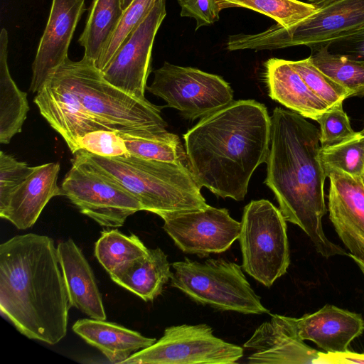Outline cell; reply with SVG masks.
Segmentation results:
<instances>
[{"label": "cell", "instance_id": "cell-1", "mask_svg": "<svg viewBox=\"0 0 364 364\" xmlns=\"http://www.w3.org/2000/svg\"><path fill=\"white\" fill-rule=\"evenodd\" d=\"M270 134L271 117L263 104L232 101L183 135L188 166L201 187L242 200L255 170L266 162Z\"/></svg>", "mask_w": 364, "mask_h": 364}, {"label": "cell", "instance_id": "cell-2", "mask_svg": "<svg viewBox=\"0 0 364 364\" xmlns=\"http://www.w3.org/2000/svg\"><path fill=\"white\" fill-rule=\"evenodd\" d=\"M70 307L52 238L27 233L0 245V310L17 331L56 344L66 336Z\"/></svg>", "mask_w": 364, "mask_h": 364}, {"label": "cell", "instance_id": "cell-3", "mask_svg": "<svg viewBox=\"0 0 364 364\" xmlns=\"http://www.w3.org/2000/svg\"><path fill=\"white\" fill-rule=\"evenodd\" d=\"M319 138V129L305 117L276 107L271 116L264 183L273 191L285 220L299 226L321 256H348L323 229L327 177L320 159Z\"/></svg>", "mask_w": 364, "mask_h": 364}, {"label": "cell", "instance_id": "cell-4", "mask_svg": "<svg viewBox=\"0 0 364 364\" xmlns=\"http://www.w3.org/2000/svg\"><path fill=\"white\" fill-rule=\"evenodd\" d=\"M83 151L131 192L140 201L143 210L161 217L167 213L203 209L208 205L188 164L146 159L130 154L104 157Z\"/></svg>", "mask_w": 364, "mask_h": 364}, {"label": "cell", "instance_id": "cell-5", "mask_svg": "<svg viewBox=\"0 0 364 364\" xmlns=\"http://www.w3.org/2000/svg\"><path fill=\"white\" fill-rule=\"evenodd\" d=\"M48 80L68 91L95 119L116 130L167 127L161 107L114 86L85 57L79 61L68 58Z\"/></svg>", "mask_w": 364, "mask_h": 364}, {"label": "cell", "instance_id": "cell-6", "mask_svg": "<svg viewBox=\"0 0 364 364\" xmlns=\"http://www.w3.org/2000/svg\"><path fill=\"white\" fill-rule=\"evenodd\" d=\"M316 11L289 28L277 23L258 33L228 37V50H273L328 43L364 26V0H327L314 5Z\"/></svg>", "mask_w": 364, "mask_h": 364}, {"label": "cell", "instance_id": "cell-7", "mask_svg": "<svg viewBox=\"0 0 364 364\" xmlns=\"http://www.w3.org/2000/svg\"><path fill=\"white\" fill-rule=\"evenodd\" d=\"M171 286L193 301L220 311L244 314H269L240 265L223 259L173 262Z\"/></svg>", "mask_w": 364, "mask_h": 364}, {"label": "cell", "instance_id": "cell-8", "mask_svg": "<svg viewBox=\"0 0 364 364\" xmlns=\"http://www.w3.org/2000/svg\"><path fill=\"white\" fill-rule=\"evenodd\" d=\"M287 220L267 200L250 201L243 210L239 242L242 269L270 287L290 264Z\"/></svg>", "mask_w": 364, "mask_h": 364}, {"label": "cell", "instance_id": "cell-9", "mask_svg": "<svg viewBox=\"0 0 364 364\" xmlns=\"http://www.w3.org/2000/svg\"><path fill=\"white\" fill-rule=\"evenodd\" d=\"M72 166L61 184L62 196L101 226L118 228L143 210L140 201L82 150L74 154Z\"/></svg>", "mask_w": 364, "mask_h": 364}, {"label": "cell", "instance_id": "cell-10", "mask_svg": "<svg viewBox=\"0 0 364 364\" xmlns=\"http://www.w3.org/2000/svg\"><path fill=\"white\" fill-rule=\"evenodd\" d=\"M154 75L147 90L191 120L201 119L233 101V91L223 77L198 68L165 62Z\"/></svg>", "mask_w": 364, "mask_h": 364}, {"label": "cell", "instance_id": "cell-11", "mask_svg": "<svg viewBox=\"0 0 364 364\" xmlns=\"http://www.w3.org/2000/svg\"><path fill=\"white\" fill-rule=\"evenodd\" d=\"M243 348L213 334L207 324L166 328L154 344L131 355L122 364H232Z\"/></svg>", "mask_w": 364, "mask_h": 364}, {"label": "cell", "instance_id": "cell-12", "mask_svg": "<svg viewBox=\"0 0 364 364\" xmlns=\"http://www.w3.org/2000/svg\"><path fill=\"white\" fill-rule=\"evenodd\" d=\"M163 229L183 252L205 257L228 250L239 238L241 223L225 208L209 205L195 210L161 216Z\"/></svg>", "mask_w": 364, "mask_h": 364}, {"label": "cell", "instance_id": "cell-13", "mask_svg": "<svg viewBox=\"0 0 364 364\" xmlns=\"http://www.w3.org/2000/svg\"><path fill=\"white\" fill-rule=\"evenodd\" d=\"M166 15L165 0H158L102 71L109 82L134 97L146 99L153 44Z\"/></svg>", "mask_w": 364, "mask_h": 364}, {"label": "cell", "instance_id": "cell-14", "mask_svg": "<svg viewBox=\"0 0 364 364\" xmlns=\"http://www.w3.org/2000/svg\"><path fill=\"white\" fill-rule=\"evenodd\" d=\"M330 186L329 219L348 250L364 262V180L334 168H324Z\"/></svg>", "mask_w": 364, "mask_h": 364}, {"label": "cell", "instance_id": "cell-15", "mask_svg": "<svg viewBox=\"0 0 364 364\" xmlns=\"http://www.w3.org/2000/svg\"><path fill=\"white\" fill-rule=\"evenodd\" d=\"M85 0H53L47 24L32 65L30 90L38 92L65 60Z\"/></svg>", "mask_w": 364, "mask_h": 364}, {"label": "cell", "instance_id": "cell-16", "mask_svg": "<svg viewBox=\"0 0 364 364\" xmlns=\"http://www.w3.org/2000/svg\"><path fill=\"white\" fill-rule=\"evenodd\" d=\"M252 353L250 364H320L321 351L311 348L297 335L293 317L272 314L245 343Z\"/></svg>", "mask_w": 364, "mask_h": 364}, {"label": "cell", "instance_id": "cell-17", "mask_svg": "<svg viewBox=\"0 0 364 364\" xmlns=\"http://www.w3.org/2000/svg\"><path fill=\"white\" fill-rule=\"evenodd\" d=\"M33 102L73 154L79 151L78 139L87 133L116 130L90 114L68 91L50 80L37 92Z\"/></svg>", "mask_w": 364, "mask_h": 364}, {"label": "cell", "instance_id": "cell-18", "mask_svg": "<svg viewBox=\"0 0 364 364\" xmlns=\"http://www.w3.org/2000/svg\"><path fill=\"white\" fill-rule=\"evenodd\" d=\"M298 336L311 341L326 353L348 350L350 343L364 331V320L359 314L326 304L318 311L293 318Z\"/></svg>", "mask_w": 364, "mask_h": 364}, {"label": "cell", "instance_id": "cell-19", "mask_svg": "<svg viewBox=\"0 0 364 364\" xmlns=\"http://www.w3.org/2000/svg\"><path fill=\"white\" fill-rule=\"evenodd\" d=\"M59 171L58 162L36 166L6 202L0 205V217L9 220L18 230L32 227L49 200L55 196H62L61 188L57 183Z\"/></svg>", "mask_w": 364, "mask_h": 364}, {"label": "cell", "instance_id": "cell-20", "mask_svg": "<svg viewBox=\"0 0 364 364\" xmlns=\"http://www.w3.org/2000/svg\"><path fill=\"white\" fill-rule=\"evenodd\" d=\"M57 252L70 306L91 318L105 320L107 316L94 273L81 250L69 238L58 243Z\"/></svg>", "mask_w": 364, "mask_h": 364}, {"label": "cell", "instance_id": "cell-21", "mask_svg": "<svg viewBox=\"0 0 364 364\" xmlns=\"http://www.w3.org/2000/svg\"><path fill=\"white\" fill-rule=\"evenodd\" d=\"M265 68V80L272 100L315 121L331 107L309 87L289 60L270 58Z\"/></svg>", "mask_w": 364, "mask_h": 364}, {"label": "cell", "instance_id": "cell-22", "mask_svg": "<svg viewBox=\"0 0 364 364\" xmlns=\"http://www.w3.org/2000/svg\"><path fill=\"white\" fill-rule=\"evenodd\" d=\"M73 331L95 347L112 363L122 364L131 355L154 344L156 340L119 324L94 318L77 320Z\"/></svg>", "mask_w": 364, "mask_h": 364}, {"label": "cell", "instance_id": "cell-23", "mask_svg": "<svg viewBox=\"0 0 364 364\" xmlns=\"http://www.w3.org/2000/svg\"><path fill=\"white\" fill-rule=\"evenodd\" d=\"M111 279L145 301H152L171 279L167 255L159 247L149 249L146 255L127 263L112 273Z\"/></svg>", "mask_w": 364, "mask_h": 364}, {"label": "cell", "instance_id": "cell-24", "mask_svg": "<svg viewBox=\"0 0 364 364\" xmlns=\"http://www.w3.org/2000/svg\"><path fill=\"white\" fill-rule=\"evenodd\" d=\"M8 33H0V142L9 144L20 133L29 110L27 94L18 89L8 67Z\"/></svg>", "mask_w": 364, "mask_h": 364}, {"label": "cell", "instance_id": "cell-25", "mask_svg": "<svg viewBox=\"0 0 364 364\" xmlns=\"http://www.w3.org/2000/svg\"><path fill=\"white\" fill-rule=\"evenodd\" d=\"M130 155L166 162L188 161L179 137L166 129L133 128L116 130Z\"/></svg>", "mask_w": 364, "mask_h": 364}, {"label": "cell", "instance_id": "cell-26", "mask_svg": "<svg viewBox=\"0 0 364 364\" xmlns=\"http://www.w3.org/2000/svg\"><path fill=\"white\" fill-rule=\"evenodd\" d=\"M124 13L122 0H93L78 39L85 58L95 63L114 33Z\"/></svg>", "mask_w": 364, "mask_h": 364}, {"label": "cell", "instance_id": "cell-27", "mask_svg": "<svg viewBox=\"0 0 364 364\" xmlns=\"http://www.w3.org/2000/svg\"><path fill=\"white\" fill-rule=\"evenodd\" d=\"M311 62L331 80L343 87L352 97H364V62L333 53L326 44L314 46Z\"/></svg>", "mask_w": 364, "mask_h": 364}, {"label": "cell", "instance_id": "cell-28", "mask_svg": "<svg viewBox=\"0 0 364 364\" xmlns=\"http://www.w3.org/2000/svg\"><path fill=\"white\" fill-rule=\"evenodd\" d=\"M148 252L136 235H126L117 229L103 230L95 245V256L109 274Z\"/></svg>", "mask_w": 364, "mask_h": 364}, {"label": "cell", "instance_id": "cell-29", "mask_svg": "<svg viewBox=\"0 0 364 364\" xmlns=\"http://www.w3.org/2000/svg\"><path fill=\"white\" fill-rule=\"evenodd\" d=\"M221 10L245 8L262 14L284 27L289 28L311 16L316 10L312 4L299 0H216Z\"/></svg>", "mask_w": 364, "mask_h": 364}, {"label": "cell", "instance_id": "cell-30", "mask_svg": "<svg viewBox=\"0 0 364 364\" xmlns=\"http://www.w3.org/2000/svg\"><path fill=\"white\" fill-rule=\"evenodd\" d=\"M323 168H334L364 178V133L341 144L321 149Z\"/></svg>", "mask_w": 364, "mask_h": 364}, {"label": "cell", "instance_id": "cell-31", "mask_svg": "<svg viewBox=\"0 0 364 364\" xmlns=\"http://www.w3.org/2000/svg\"><path fill=\"white\" fill-rule=\"evenodd\" d=\"M158 0H133L124 9L119 23L109 43L103 51L95 66L102 71L109 64L114 55L132 33L151 11Z\"/></svg>", "mask_w": 364, "mask_h": 364}, {"label": "cell", "instance_id": "cell-32", "mask_svg": "<svg viewBox=\"0 0 364 364\" xmlns=\"http://www.w3.org/2000/svg\"><path fill=\"white\" fill-rule=\"evenodd\" d=\"M289 63L309 87L330 107L350 97L346 89L317 68L309 58Z\"/></svg>", "mask_w": 364, "mask_h": 364}, {"label": "cell", "instance_id": "cell-33", "mask_svg": "<svg viewBox=\"0 0 364 364\" xmlns=\"http://www.w3.org/2000/svg\"><path fill=\"white\" fill-rule=\"evenodd\" d=\"M320 128L321 149L331 147L357 136L360 132H355L343 108V102H338L321 114L316 119Z\"/></svg>", "mask_w": 364, "mask_h": 364}, {"label": "cell", "instance_id": "cell-34", "mask_svg": "<svg viewBox=\"0 0 364 364\" xmlns=\"http://www.w3.org/2000/svg\"><path fill=\"white\" fill-rule=\"evenodd\" d=\"M78 149L104 157H117L129 154L124 141L117 131L97 130L77 140Z\"/></svg>", "mask_w": 364, "mask_h": 364}, {"label": "cell", "instance_id": "cell-35", "mask_svg": "<svg viewBox=\"0 0 364 364\" xmlns=\"http://www.w3.org/2000/svg\"><path fill=\"white\" fill-rule=\"evenodd\" d=\"M36 166H29L13 156L0 152V205L33 173Z\"/></svg>", "mask_w": 364, "mask_h": 364}, {"label": "cell", "instance_id": "cell-36", "mask_svg": "<svg viewBox=\"0 0 364 364\" xmlns=\"http://www.w3.org/2000/svg\"><path fill=\"white\" fill-rule=\"evenodd\" d=\"M181 6V16L196 20V31L213 24L220 18V9L216 0H177Z\"/></svg>", "mask_w": 364, "mask_h": 364}, {"label": "cell", "instance_id": "cell-37", "mask_svg": "<svg viewBox=\"0 0 364 364\" xmlns=\"http://www.w3.org/2000/svg\"><path fill=\"white\" fill-rule=\"evenodd\" d=\"M326 45L331 53L364 62V26Z\"/></svg>", "mask_w": 364, "mask_h": 364}, {"label": "cell", "instance_id": "cell-38", "mask_svg": "<svg viewBox=\"0 0 364 364\" xmlns=\"http://www.w3.org/2000/svg\"><path fill=\"white\" fill-rule=\"evenodd\" d=\"M363 363L364 353L349 351L339 353L321 352L320 364Z\"/></svg>", "mask_w": 364, "mask_h": 364}, {"label": "cell", "instance_id": "cell-39", "mask_svg": "<svg viewBox=\"0 0 364 364\" xmlns=\"http://www.w3.org/2000/svg\"><path fill=\"white\" fill-rule=\"evenodd\" d=\"M350 258L357 264L361 272L364 275V262L363 260L358 259L354 257H350Z\"/></svg>", "mask_w": 364, "mask_h": 364}, {"label": "cell", "instance_id": "cell-40", "mask_svg": "<svg viewBox=\"0 0 364 364\" xmlns=\"http://www.w3.org/2000/svg\"><path fill=\"white\" fill-rule=\"evenodd\" d=\"M133 0H122V8L125 9Z\"/></svg>", "mask_w": 364, "mask_h": 364}, {"label": "cell", "instance_id": "cell-41", "mask_svg": "<svg viewBox=\"0 0 364 364\" xmlns=\"http://www.w3.org/2000/svg\"><path fill=\"white\" fill-rule=\"evenodd\" d=\"M308 1L310 2V4L316 5V4H321V3L323 2V1H326L327 0H308Z\"/></svg>", "mask_w": 364, "mask_h": 364}, {"label": "cell", "instance_id": "cell-42", "mask_svg": "<svg viewBox=\"0 0 364 364\" xmlns=\"http://www.w3.org/2000/svg\"><path fill=\"white\" fill-rule=\"evenodd\" d=\"M362 132L364 133V129H363V130Z\"/></svg>", "mask_w": 364, "mask_h": 364}, {"label": "cell", "instance_id": "cell-43", "mask_svg": "<svg viewBox=\"0 0 364 364\" xmlns=\"http://www.w3.org/2000/svg\"><path fill=\"white\" fill-rule=\"evenodd\" d=\"M363 180H364V178H363Z\"/></svg>", "mask_w": 364, "mask_h": 364}]
</instances>
